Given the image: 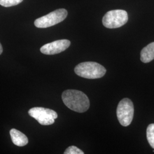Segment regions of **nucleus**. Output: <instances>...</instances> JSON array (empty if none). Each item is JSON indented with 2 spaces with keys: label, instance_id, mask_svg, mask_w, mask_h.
I'll return each mask as SVG.
<instances>
[{
  "label": "nucleus",
  "instance_id": "nucleus-1",
  "mask_svg": "<svg viewBox=\"0 0 154 154\" xmlns=\"http://www.w3.org/2000/svg\"><path fill=\"white\" fill-rule=\"evenodd\" d=\"M62 99L69 109L77 112H84L90 107V100L88 96L77 90H67L63 92Z\"/></svg>",
  "mask_w": 154,
  "mask_h": 154
},
{
  "label": "nucleus",
  "instance_id": "nucleus-2",
  "mask_svg": "<svg viewBox=\"0 0 154 154\" xmlns=\"http://www.w3.org/2000/svg\"><path fill=\"white\" fill-rule=\"evenodd\" d=\"M76 74L86 79H98L105 75L106 70L95 62H85L78 64L74 69Z\"/></svg>",
  "mask_w": 154,
  "mask_h": 154
},
{
  "label": "nucleus",
  "instance_id": "nucleus-3",
  "mask_svg": "<svg viewBox=\"0 0 154 154\" xmlns=\"http://www.w3.org/2000/svg\"><path fill=\"white\" fill-rule=\"evenodd\" d=\"M67 16V11L66 9H57L35 20L34 25L37 28H49L63 21Z\"/></svg>",
  "mask_w": 154,
  "mask_h": 154
},
{
  "label": "nucleus",
  "instance_id": "nucleus-4",
  "mask_svg": "<svg viewBox=\"0 0 154 154\" xmlns=\"http://www.w3.org/2000/svg\"><path fill=\"white\" fill-rule=\"evenodd\" d=\"M128 21V14L124 10H113L106 13L102 23L106 28L116 29L121 27Z\"/></svg>",
  "mask_w": 154,
  "mask_h": 154
},
{
  "label": "nucleus",
  "instance_id": "nucleus-5",
  "mask_svg": "<svg viewBox=\"0 0 154 154\" xmlns=\"http://www.w3.org/2000/svg\"><path fill=\"white\" fill-rule=\"evenodd\" d=\"M134 108L132 101L128 98H124L119 103L116 109L118 119L122 126H129L134 117Z\"/></svg>",
  "mask_w": 154,
  "mask_h": 154
},
{
  "label": "nucleus",
  "instance_id": "nucleus-6",
  "mask_svg": "<svg viewBox=\"0 0 154 154\" xmlns=\"http://www.w3.org/2000/svg\"><path fill=\"white\" fill-rule=\"evenodd\" d=\"M28 113L40 125L44 126L53 125L58 118V114L55 111L41 107L32 108L29 110Z\"/></svg>",
  "mask_w": 154,
  "mask_h": 154
},
{
  "label": "nucleus",
  "instance_id": "nucleus-7",
  "mask_svg": "<svg viewBox=\"0 0 154 154\" xmlns=\"http://www.w3.org/2000/svg\"><path fill=\"white\" fill-rule=\"evenodd\" d=\"M71 44L69 40L60 39L48 43L42 46L40 51L46 55H54L66 50Z\"/></svg>",
  "mask_w": 154,
  "mask_h": 154
},
{
  "label": "nucleus",
  "instance_id": "nucleus-8",
  "mask_svg": "<svg viewBox=\"0 0 154 154\" xmlns=\"http://www.w3.org/2000/svg\"><path fill=\"white\" fill-rule=\"evenodd\" d=\"M10 135L13 143L18 147L25 146L28 143L27 137L24 134L15 128L11 130Z\"/></svg>",
  "mask_w": 154,
  "mask_h": 154
},
{
  "label": "nucleus",
  "instance_id": "nucleus-9",
  "mask_svg": "<svg viewBox=\"0 0 154 154\" xmlns=\"http://www.w3.org/2000/svg\"><path fill=\"white\" fill-rule=\"evenodd\" d=\"M153 60H154V42L144 47L140 53V60L144 63H149Z\"/></svg>",
  "mask_w": 154,
  "mask_h": 154
},
{
  "label": "nucleus",
  "instance_id": "nucleus-10",
  "mask_svg": "<svg viewBox=\"0 0 154 154\" xmlns=\"http://www.w3.org/2000/svg\"><path fill=\"white\" fill-rule=\"evenodd\" d=\"M147 139L152 148L154 149V123L149 125L147 128Z\"/></svg>",
  "mask_w": 154,
  "mask_h": 154
},
{
  "label": "nucleus",
  "instance_id": "nucleus-11",
  "mask_svg": "<svg viewBox=\"0 0 154 154\" xmlns=\"http://www.w3.org/2000/svg\"><path fill=\"white\" fill-rule=\"evenodd\" d=\"M23 0H0V5L4 7H11L17 5Z\"/></svg>",
  "mask_w": 154,
  "mask_h": 154
},
{
  "label": "nucleus",
  "instance_id": "nucleus-12",
  "mask_svg": "<svg viewBox=\"0 0 154 154\" xmlns=\"http://www.w3.org/2000/svg\"><path fill=\"white\" fill-rule=\"evenodd\" d=\"M65 154H84L81 149H78L77 147L72 146L69 147L64 152Z\"/></svg>",
  "mask_w": 154,
  "mask_h": 154
},
{
  "label": "nucleus",
  "instance_id": "nucleus-13",
  "mask_svg": "<svg viewBox=\"0 0 154 154\" xmlns=\"http://www.w3.org/2000/svg\"><path fill=\"white\" fill-rule=\"evenodd\" d=\"M2 51H3V49H2V45L1 44V43H0V55L2 53Z\"/></svg>",
  "mask_w": 154,
  "mask_h": 154
}]
</instances>
